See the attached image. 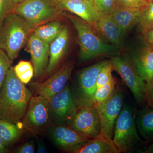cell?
I'll return each mask as SVG.
<instances>
[{
	"label": "cell",
	"mask_w": 153,
	"mask_h": 153,
	"mask_svg": "<svg viewBox=\"0 0 153 153\" xmlns=\"http://www.w3.org/2000/svg\"><path fill=\"white\" fill-rule=\"evenodd\" d=\"M32 97L11 66L0 90V119L22 127V121Z\"/></svg>",
	"instance_id": "obj_1"
},
{
	"label": "cell",
	"mask_w": 153,
	"mask_h": 153,
	"mask_svg": "<svg viewBox=\"0 0 153 153\" xmlns=\"http://www.w3.org/2000/svg\"><path fill=\"white\" fill-rule=\"evenodd\" d=\"M76 30L79 45V59L83 63L103 55H117L120 49L113 44H107L94 30L92 26L80 18L64 13Z\"/></svg>",
	"instance_id": "obj_2"
},
{
	"label": "cell",
	"mask_w": 153,
	"mask_h": 153,
	"mask_svg": "<svg viewBox=\"0 0 153 153\" xmlns=\"http://www.w3.org/2000/svg\"><path fill=\"white\" fill-rule=\"evenodd\" d=\"M32 32L24 18L12 12L7 16L0 27V49L13 61L27 44Z\"/></svg>",
	"instance_id": "obj_3"
},
{
	"label": "cell",
	"mask_w": 153,
	"mask_h": 153,
	"mask_svg": "<svg viewBox=\"0 0 153 153\" xmlns=\"http://www.w3.org/2000/svg\"><path fill=\"white\" fill-rule=\"evenodd\" d=\"M136 116L131 107L123 104L115 123L112 141L121 153L137 152L143 143L137 130Z\"/></svg>",
	"instance_id": "obj_4"
},
{
	"label": "cell",
	"mask_w": 153,
	"mask_h": 153,
	"mask_svg": "<svg viewBox=\"0 0 153 153\" xmlns=\"http://www.w3.org/2000/svg\"><path fill=\"white\" fill-rule=\"evenodd\" d=\"M63 11L52 0H25L15 6L13 12L24 18L33 31L38 26L55 20Z\"/></svg>",
	"instance_id": "obj_5"
},
{
	"label": "cell",
	"mask_w": 153,
	"mask_h": 153,
	"mask_svg": "<svg viewBox=\"0 0 153 153\" xmlns=\"http://www.w3.org/2000/svg\"><path fill=\"white\" fill-rule=\"evenodd\" d=\"M50 114L60 125L70 126L79 108L76 96L68 85L49 101Z\"/></svg>",
	"instance_id": "obj_6"
},
{
	"label": "cell",
	"mask_w": 153,
	"mask_h": 153,
	"mask_svg": "<svg viewBox=\"0 0 153 153\" xmlns=\"http://www.w3.org/2000/svg\"><path fill=\"white\" fill-rule=\"evenodd\" d=\"M114 70L120 75L123 82L131 91L139 104L145 102L146 82L138 74L130 58L115 55L111 57Z\"/></svg>",
	"instance_id": "obj_7"
},
{
	"label": "cell",
	"mask_w": 153,
	"mask_h": 153,
	"mask_svg": "<svg viewBox=\"0 0 153 153\" xmlns=\"http://www.w3.org/2000/svg\"><path fill=\"white\" fill-rule=\"evenodd\" d=\"M50 117L49 100L41 95L32 97L22 127L33 134L40 133L48 126Z\"/></svg>",
	"instance_id": "obj_8"
},
{
	"label": "cell",
	"mask_w": 153,
	"mask_h": 153,
	"mask_svg": "<svg viewBox=\"0 0 153 153\" xmlns=\"http://www.w3.org/2000/svg\"><path fill=\"white\" fill-rule=\"evenodd\" d=\"M124 94L120 89H115L109 99L95 105L101 122V134L112 140L116 121L123 105Z\"/></svg>",
	"instance_id": "obj_9"
},
{
	"label": "cell",
	"mask_w": 153,
	"mask_h": 153,
	"mask_svg": "<svg viewBox=\"0 0 153 153\" xmlns=\"http://www.w3.org/2000/svg\"><path fill=\"white\" fill-rule=\"evenodd\" d=\"M70 127L83 136L92 139L101 134V122L95 106H79Z\"/></svg>",
	"instance_id": "obj_10"
},
{
	"label": "cell",
	"mask_w": 153,
	"mask_h": 153,
	"mask_svg": "<svg viewBox=\"0 0 153 153\" xmlns=\"http://www.w3.org/2000/svg\"><path fill=\"white\" fill-rule=\"evenodd\" d=\"M108 61H100L79 71L77 79L78 94L76 97L79 106L92 105L91 101L96 90L97 76Z\"/></svg>",
	"instance_id": "obj_11"
},
{
	"label": "cell",
	"mask_w": 153,
	"mask_h": 153,
	"mask_svg": "<svg viewBox=\"0 0 153 153\" xmlns=\"http://www.w3.org/2000/svg\"><path fill=\"white\" fill-rule=\"evenodd\" d=\"M74 67V62L70 61L63 65L45 82L34 84L38 95L49 101L53 97L63 91L71 77Z\"/></svg>",
	"instance_id": "obj_12"
},
{
	"label": "cell",
	"mask_w": 153,
	"mask_h": 153,
	"mask_svg": "<svg viewBox=\"0 0 153 153\" xmlns=\"http://www.w3.org/2000/svg\"><path fill=\"white\" fill-rule=\"evenodd\" d=\"M51 139L55 144L63 150L74 153L91 139L80 134L70 127L58 125L51 130Z\"/></svg>",
	"instance_id": "obj_13"
},
{
	"label": "cell",
	"mask_w": 153,
	"mask_h": 153,
	"mask_svg": "<svg viewBox=\"0 0 153 153\" xmlns=\"http://www.w3.org/2000/svg\"><path fill=\"white\" fill-rule=\"evenodd\" d=\"M26 49L30 54L34 69V76L41 77L45 73L49 55V44L32 33L27 43Z\"/></svg>",
	"instance_id": "obj_14"
},
{
	"label": "cell",
	"mask_w": 153,
	"mask_h": 153,
	"mask_svg": "<svg viewBox=\"0 0 153 153\" xmlns=\"http://www.w3.org/2000/svg\"><path fill=\"white\" fill-rule=\"evenodd\" d=\"M57 4L62 10L74 14L91 25L95 24L101 13L93 0H60Z\"/></svg>",
	"instance_id": "obj_15"
},
{
	"label": "cell",
	"mask_w": 153,
	"mask_h": 153,
	"mask_svg": "<svg viewBox=\"0 0 153 153\" xmlns=\"http://www.w3.org/2000/svg\"><path fill=\"white\" fill-rule=\"evenodd\" d=\"M131 59L138 74L146 82L153 79V47L144 43L133 52Z\"/></svg>",
	"instance_id": "obj_16"
},
{
	"label": "cell",
	"mask_w": 153,
	"mask_h": 153,
	"mask_svg": "<svg viewBox=\"0 0 153 153\" xmlns=\"http://www.w3.org/2000/svg\"><path fill=\"white\" fill-rule=\"evenodd\" d=\"M93 26L106 40L119 49L122 47L123 38L112 14L101 13Z\"/></svg>",
	"instance_id": "obj_17"
},
{
	"label": "cell",
	"mask_w": 153,
	"mask_h": 153,
	"mask_svg": "<svg viewBox=\"0 0 153 153\" xmlns=\"http://www.w3.org/2000/svg\"><path fill=\"white\" fill-rule=\"evenodd\" d=\"M69 39V31L64 26L59 36L49 44V61L45 71L46 75L51 74L63 59L67 50Z\"/></svg>",
	"instance_id": "obj_18"
},
{
	"label": "cell",
	"mask_w": 153,
	"mask_h": 153,
	"mask_svg": "<svg viewBox=\"0 0 153 153\" xmlns=\"http://www.w3.org/2000/svg\"><path fill=\"white\" fill-rule=\"evenodd\" d=\"M143 9L131 8L117 5L111 14L123 38L135 25L138 24Z\"/></svg>",
	"instance_id": "obj_19"
},
{
	"label": "cell",
	"mask_w": 153,
	"mask_h": 153,
	"mask_svg": "<svg viewBox=\"0 0 153 153\" xmlns=\"http://www.w3.org/2000/svg\"><path fill=\"white\" fill-rule=\"evenodd\" d=\"M74 153H121L112 140L100 134L89 140Z\"/></svg>",
	"instance_id": "obj_20"
},
{
	"label": "cell",
	"mask_w": 153,
	"mask_h": 153,
	"mask_svg": "<svg viewBox=\"0 0 153 153\" xmlns=\"http://www.w3.org/2000/svg\"><path fill=\"white\" fill-rule=\"evenodd\" d=\"M137 128L142 136L149 141H153V109L149 107L140 110L136 117Z\"/></svg>",
	"instance_id": "obj_21"
},
{
	"label": "cell",
	"mask_w": 153,
	"mask_h": 153,
	"mask_svg": "<svg viewBox=\"0 0 153 153\" xmlns=\"http://www.w3.org/2000/svg\"><path fill=\"white\" fill-rule=\"evenodd\" d=\"M64 26L60 21H53L38 26L33 33L42 41L49 44L61 33Z\"/></svg>",
	"instance_id": "obj_22"
},
{
	"label": "cell",
	"mask_w": 153,
	"mask_h": 153,
	"mask_svg": "<svg viewBox=\"0 0 153 153\" xmlns=\"http://www.w3.org/2000/svg\"><path fill=\"white\" fill-rule=\"evenodd\" d=\"M22 134L16 125L0 119V137L6 147L16 142Z\"/></svg>",
	"instance_id": "obj_23"
},
{
	"label": "cell",
	"mask_w": 153,
	"mask_h": 153,
	"mask_svg": "<svg viewBox=\"0 0 153 153\" xmlns=\"http://www.w3.org/2000/svg\"><path fill=\"white\" fill-rule=\"evenodd\" d=\"M115 85L116 80L113 77L108 83L97 89L92 97V105L95 106L109 99L115 90Z\"/></svg>",
	"instance_id": "obj_24"
},
{
	"label": "cell",
	"mask_w": 153,
	"mask_h": 153,
	"mask_svg": "<svg viewBox=\"0 0 153 153\" xmlns=\"http://www.w3.org/2000/svg\"><path fill=\"white\" fill-rule=\"evenodd\" d=\"M13 69L16 76L24 84L29 83L34 76V67L29 61L21 60L14 66Z\"/></svg>",
	"instance_id": "obj_25"
},
{
	"label": "cell",
	"mask_w": 153,
	"mask_h": 153,
	"mask_svg": "<svg viewBox=\"0 0 153 153\" xmlns=\"http://www.w3.org/2000/svg\"><path fill=\"white\" fill-rule=\"evenodd\" d=\"M138 25L142 34L153 27V0H149L147 5L143 8Z\"/></svg>",
	"instance_id": "obj_26"
},
{
	"label": "cell",
	"mask_w": 153,
	"mask_h": 153,
	"mask_svg": "<svg viewBox=\"0 0 153 153\" xmlns=\"http://www.w3.org/2000/svg\"><path fill=\"white\" fill-rule=\"evenodd\" d=\"M113 70L114 68L112 63L110 60H108L99 73L96 83V90L108 83L113 78Z\"/></svg>",
	"instance_id": "obj_27"
},
{
	"label": "cell",
	"mask_w": 153,
	"mask_h": 153,
	"mask_svg": "<svg viewBox=\"0 0 153 153\" xmlns=\"http://www.w3.org/2000/svg\"><path fill=\"white\" fill-rule=\"evenodd\" d=\"M12 61L5 52L0 49V90L9 69L11 66Z\"/></svg>",
	"instance_id": "obj_28"
},
{
	"label": "cell",
	"mask_w": 153,
	"mask_h": 153,
	"mask_svg": "<svg viewBox=\"0 0 153 153\" xmlns=\"http://www.w3.org/2000/svg\"><path fill=\"white\" fill-rule=\"evenodd\" d=\"M93 1L101 13H112L117 6V0H93Z\"/></svg>",
	"instance_id": "obj_29"
},
{
	"label": "cell",
	"mask_w": 153,
	"mask_h": 153,
	"mask_svg": "<svg viewBox=\"0 0 153 153\" xmlns=\"http://www.w3.org/2000/svg\"><path fill=\"white\" fill-rule=\"evenodd\" d=\"M15 6L13 0H0V27L7 16L13 12Z\"/></svg>",
	"instance_id": "obj_30"
},
{
	"label": "cell",
	"mask_w": 153,
	"mask_h": 153,
	"mask_svg": "<svg viewBox=\"0 0 153 153\" xmlns=\"http://www.w3.org/2000/svg\"><path fill=\"white\" fill-rule=\"evenodd\" d=\"M149 0H117L118 5L134 9H143L147 5Z\"/></svg>",
	"instance_id": "obj_31"
},
{
	"label": "cell",
	"mask_w": 153,
	"mask_h": 153,
	"mask_svg": "<svg viewBox=\"0 0 153 153\" xmlns=\"http://www.w3.org/2000/svg\"><path fill=\"white\" fill-rule=\"evenodd\" d=\"M144 100L148 107L153 109V79L146 82Z\"/></svg>",
	"instance_id": "obj_32"
},
{
	"label": "cell",
	"mask_w": 153,
	"mask_h": 153,
	"mask_svg": "<svg viewBox=\"0 0 153 153\" xmlns=\"http://www.w3.org/2000/svg\"><path fill=\"white\" fill-rule=\"evenodd\" d=\"M35 152V145L33 141L25 143L17 149V153H33Z\"/></svg>",
	"instance_id": "obj_33"
},
{
	"label": "cell",
	"mask_w": 153,
	"mask_h": 153,
	"mask_svg": "<svg viewBox=\"0 0 153 153\" xmlns=\"http://www.w3.org/2000/svg\"><path fill=\"white\" fill-rule=\"evenodd\" d=\"M144 41L153 47V27L143 34Z\"/></svg>",
	"instance_id": "obj_34"
},
{
	"label": "cell",
	"mask_w": 153,
	"mask_h": 153,
	"mask_svg": "<svg viewBox=\"0 0 153 153\" xmlns=\"http://www.w3.org/2000/svg\"><path fill=\"white\" fill-rule=\"evenodd\" d=\"M37 151L38 153H47V151L44 143L42 142L41 140H38L37 141Z\"/></svg>",
	"instance_id": "obj_35"
},
{
	"label": "cell",
	"mask_w": 153,
	"mask_h": 153,
	"mask_svg": "<svg viewBox=\"0 0 153 153\" xmlns=\"http://www.w3.org/2000/svg\"><path fill=\"white\" fill-rule=\"evenodd\" d=\"M137 152L139 153H153V143L143 148H140Z\"/></svg>",
	"instance_id": "obj_36"
},
{
	"label": "cell",
	"mask_w": 153,
	"mask_h": 153,
	"mask_svg": "<svg viewBox=\"0 0 153 153\" xmlns=\"http://www.w3.org/2000/svg\"><path fill=\"white\" fill-rule=\"evenodd\" d=\"M6 147L4 144L3 143L2 140L0 137V153H4L7 152V151L6 149Z\"/></svg>",
	"instance_id": "obj_37"
},
{
	"label": "cell",
	"mask_w": 153,
	"mask_h": 153,
	"mask_svg": "<svg viewBox=\"0 0 153 153\" xmlns=\"http://www.w3.org/2000/svg\"><path fill=\"white\" fill-rule=\"evenodd\" d=\"M25 1V0H13V2L14 4H15L16 5L17 4H19L20 3H22Z\"/></svg>",
	"instance_id": "obj_38"
},
{
	"label": "cell",
	"mask_w": 153,
	"mask_h": 153,
	"mask_svg": "<svg viewBox=\"0 0 153 153\" xmlns=\"http://www.w3.org/2000/svg\"><path fill=\"white\" fill-rule=\"evenodd\" d=\"M52 1H55V2L57 3L59 1H60V0H52Z\"/></svg>",
	"instance_id": "obj_39"
}]
</instances>
